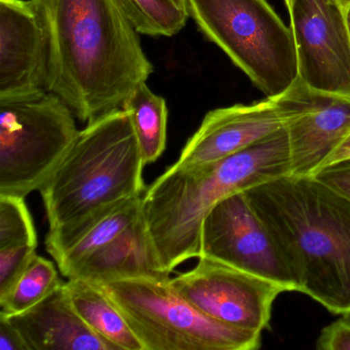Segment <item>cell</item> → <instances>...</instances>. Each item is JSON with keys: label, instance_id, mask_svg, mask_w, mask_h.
I'll return each instance as SVG.
<instances>
[{"label": "cell", "instance_id": "obj_2", "mask_svg": "<svg viewBox=\"0 0 350 350\" xmlns=\"http://www.w3.org/2000/svg\"><path fill=\"white\" fill-rule=\"evenodd\" d=\"M298 284L333 314L350 313V200L314 177L243 190Z\"/></svg>", "mask_w": 350, "mask_h": 350}, {"label": "cell", "instance_id": "obj_22", "mask_svg": "<svg viewBox=\"0 0 350 350\" xmlns=\"http://www.w3.org/2000/svg\"><path fill=\"white\" fill-rule=\"evenodd\" d=\"M36 245L0 249V299L7 296L36 255Z\"/></svg>", "mask_w": 350, "mask_h": 350}, {"label": "cell", "instance_id": "obj_23", "mask_svg": "<svg viewBox=\"0 0 350 350\" xmlns=\"http://www.w3.org/2000/svg\"><path fill=\"white\" fill-rule=\"evenodd\" d=\"M317 350H350V313L321 329L317 339Z\"/></svg>", "mask_w": 350, "mask_h": 350}, {"label": "cell", "instance_id": "obj_20", "mask_svg": "<svg viewBox=\"0 0 350 350\" xmlns=\"http://www.w3.org/2000/svg\"><path fill=\"white\" fill-rule=\"evenodd\" d=\"M63 282L54 263L36 254L9 294L0 299V312H24L42 302Z\"/></svg>", "mask_w": 350, "mask_h": 350}, {"label": "cell", "instance_id": "obj_9", "mask_svg": "<svg viewBox=\"0 0 350 350\" xmlns=\"http://www.w3.org/2000/svg\"><path fill=\"white\" fill-rule=\"evenodd\" d=\"M200 257L267 278L298 292L296 278L245 192L215 204L202 225Z\"/></svg>", "mask_w": 350, "mask_h": 350}, {"label": "cell", "instance_id": "obj_29", "mask_svg": "<svg viewBox=\"0 0 350 350\" xmlns=\"http://www.w3.org/2000/svg\"><path fill=\"white\" fill-rule=\"evenodd\" d=\"M284 3H286V7H288L291 3V0H284Z\"/></svg>", "mask_w": 350, "mask_h": 350}, {"label": "cell", "instance_id": "obj_15", "mask_svg": "<svg viewBox=\"0 0 350 350\" xmlns=\"http://www.w3.org/2000/svg\"><path fill=\"white\" fill-rule=\"evenodd\" d=\"M159 261L144 216L138 219L103 249L88 258L72 278L102 284L130 278H170Z\"/></svg>", "mask_w": 350, "mask_h": 350}, {"label": "cell", "instance_id": "obj_17", "mask_svg": "<svg viewBox=\"0 0 350 350\" xmlns=\"http://www.w3.org/2000/svg\"><path fill=\"white\" fill-rule=\"evenodd\" d=\"M143 196L129 198L79 231L54 257L62 275L72 278L93 254L111 243L142 214Z\"/></svg>", "mask_w": 350, "mask_h": 350}, {"label": "cell", "instance_id": "obj_10", "mask_svg": "<svg viewBox=\"0 0 350 350\" xmlns=\"http://www.w3.org/2000/svg\"><path fill=\"white\" fill-rule=\"evenodd\" d=\"M299 79L311 89L350 97V33L338 0H291Z\"/></svg>", "mask_w": 350, "mask_h": 350}, {"label": "cell", "instance_id": "obj_18", "mask_svg": "<svg viewBox=\"0 0 350 350\" xmlns=\"http://www.w3.org/2000/svg\"><path fill=\"white\" fill-rule=\"evenodd\" d=\"M122 108L130 118L143 163H155L167 146L169 111L165 98L143 83L130 94Z\"/></svg>", "mask_w": 350, "mask_h": 350}, {"label": "cell", "instance_id": "obj_3", "mask_svg": "<svg viewBox=\"0 0 350 350\" xmlns=\"http://www.w3.org/2000/svg\"><path fill=\"white\" fill-rule=\"evenodd\" d=\"M292 175L282 128L218 163L196 167L173 165L145 192L142 213L163 267L200 258L202 225L215 204L231 194Z\"/></svg>", "mask_w": 350, "mask_h": 350}, {"label": "cell", "instance_id": "obj_27", "mask_svg": "<svg viewBox=\"0 0 350 350\" xmlns=\"http://www.w3.org/2000/svg\"><path fill=\"white\" fill-rule=\"evenodd\" d=\"M346 19H347L348 28H349V33H350V7H348L346 9Z\"/></svg>", "mask_w": 350, "mask_h": 350}, {"label": "cell", "instance_id": "obj_25", "mask_svg": "<svg viewBox=\"0 0 350 350\" xmlns=\"http://www.w3.org/2000/svg\"><path fill=\"white\" fill-rule=\"evenodd\" d=\"M0 350H28L19 331L0 312Z\"/></svg>", "mask_w": 350, "mask_h": 350}, {"label": "cell", "instance_id": "obj_16", "mask_svg": "<svg viewBox=\"0 0 350 350\" xmlns=\"http://www.w3.org/2000/svg\"><path fill=\"white\" fill-rule=\"evenodd\" d=\"M64 286L77 314L112 349L144 350L118 305L101 286L73 278Z\"/></svg>", "mask_w": 350, "mask_h": 350}, {"label": "cell", "instance_id": "obj_4", "mask_svg": "<svg viewBox=\"0 0 350 350\" xmlns=\"http://www.w3.org/2000/svg\"><path fill=\"white\" fill-rule=\"evenodd\" d=\"M144 167L126 110L88 122L40 190L50 227L49 254L56 257L93 221L120 202L142 196Z\"/></svg>", "mask_w": 350, "mask_h": 350}, {"label": "cell", "instance_id": "obj_8", "mask_svg": "<svg viewBox=\"0 0 350 350\" xmlns=\"http://www.w3.org/2000/svg\"><path fill=\"white\" fill-rule=\"evenodd\" d=\"M170 280L172 288L206 317L225 325L262 332L272 305L286 288L272 280L206 257Z\"/></svg>", "mask_w": 350, "mask_h": 350}, {"label": "cell", "instance_id": "obj_7", "mask_svg": "<svg viewBox=\"0 0 350 350\" xmlns=\"http://www.w3.org/2000/svg\"><path fill=\"white\" fill-rule=\"evenodd\" d=\"M61 98L44 91L0 102V194L26 198L40 191L81 131Z\"/></svg>", "mask_w": 350, "mask_h": 350}, {"label": "cell", "instance_id": "obj_6", "mask_svg": "<svg viewBox=\"0 0 350 350\" xmlns=\"http://www.w3.org/2000/svg\"><path fill=\"white\" fill-rule=\"evenodd\" d=\"M170 278H130L102 284L144 350H255L262 332L206 317L180 296Z\"/></svg>", "mask_w": 350, "mask_h": 350}, {"label": "cell", "instance_id": "obj_24", "mask_svg": "<svg viewBox=\"0 0 350 350\" xmlns=\"http://www.w3.org/2000/svg\"><path fill=\"white\" fill-rule=\"evenodd\" d=\"M312 177L350 200V159L321 167Z\"/></svg>", "mask_w": 350, "mask_h": 350}, {"label": "cell", "instance_id": "obj_19", "mask_svg": "<svg viewBox=\"0 0 350 350\" xmlns=\"http://www.w3.org/2000/svg\"><path fill=\"white\" fill-rule=\"evenodd\" d=\"M136 31L152 38H172L190 18L188 0H120Z\"/></svg>", "mask_w": 350, "mask_h": 350}, {"label": "cell", "instance_id": "obj_14", "mask_svg": "<svg viewBox=\"0 0 350 350\" xmlns=\"http://www.w3.org/2000/svg\"><path fill=\"white\" fill-rule=\"evenodd\" d=\"M64 284L28 310L5 314L19 331L27 349L113 350L77 314Z\"/></svg>", "mask_w": 350, "mask_h": 350}, {"label": "cell", "instance_id": "obj_13", "mask_svg": "<svg viewBox=\"0 0 350 350\" xmlns=\"http://www.w3.org/2000/svg\"><path fill=\"white\" fill-rule=\"evenodd\" d=\"M44 29L32 0H0V102L46 91Z\"/></svg>", "mask_w": 350, "mask_h": 350}, {"label": "cell", "instance_id": "obj_11", "mask_svg": "<svg viewBox=\"0 0 350 350\" xmlns=\"http://www.w3.org/2000/svg\"><path fill=\"white\" fill-rule=\"evenodd\" d=\"M275 98L284 116L292 175L310 177L350 132V97L311 89L298 79Z\"/></svg>", "mask_w": 350, "mask_h": 350}, {"label": "cell", "instance_id": "obj_28", "mask_svg": "<svg viewBox=\"0 0 350 350\" xmlns=\"http://www.w3.org/2000/svg\"><path fill=\"white\" fill-rule=\"evenodd\" d=\"M342 5H343L345 9H347L348 7H350V0H338Z\"/></svg>", "mask_w": 350, "mask_h": 350}, {"label": "cell", "instance_id": "obj_12", "mask_svg": "<svg viewBox=\"0 0 350 350\" xmlns=\"http://www.w3.org/2000/svg\"><path fill=\"white\" fill-rule=\"evenodd\" d=\"M284 126V113L275 97L211 110L186 143L175 165L196 167L218 163Z\"/></svg>", "mask_w": 350, "mask_h": 350}, {"label": "cell", "instance_id": "obj_5", "mask_svg": "<svg viewBox=\"0 0 350 350\" xmlns=\"http://www.w3.org/2000/svg\"><path fill=\"white\" fill-rule=\"evenodd\" d=\"M190 18L266 97L299 79L292 29L267 0H188Z\"/></svg>", "mask_w": 350, "mask_h": 350}, {"label": "cell", "instance_id": "obj_26", "mask_svg": "<svg viewBox=\"0 0 350 350\" xmlns=\"http://www.w3.org/2000/svg\"><path fill=\"white\" fill-rule=\"evenodd\" d=\"M345 159H350V132L342 140V142L336 147L335 150L329 154V157L325 159L323 167L338 163V161H345Z\"/></svg>", "mask_w": 350, "mask_h": 350}, {"label": "cell", "instance_id": "obj_1", "mask_svg": "<svg viewBox=\"0 0 350 350\" xmlns=\"http://www.w3.org/2000/svg\"><path fill=\"white\" fill-rule=\"evenodd\" d=\"M46 42V91L77 120L120 109L154 67L120 0H32Z\"/></svg>", "mask_w": 350, "mask_h": 350}, {"label": "cell", "instance_id": "obj_21", "mask_svg": "<svg viewBox=\"0 0 350 350\" xmlns=\"http://www.w3.org/2000/svg\"><path fill=\"white\" fill-rule=\"evenodd\" d=\"M36 245L38 234L25 198L0 194V249Z\"/></svg>", "mask_w": 350, "mask_h": 350}]
</instances>
